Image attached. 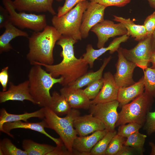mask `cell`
I'll list each match as a JSON object with an SVG mask.
<instances>
[{"instance_id":"obj_1","label":"cell","mask_w":155,"mask_h":155,"mask_svg":"<svg viewBox=\"0 0 155 155\" xmlns=\"http://www.w3.org/2000/svg\"><path fill=\"white\" fill-rule=\"evenodd\" d=\"M77 42L71 37L62 35L56 43L62 49L60 54L62 60L60 63L49 65L35 62L31 64L44 67L53 77L63 78L60 84L61 85L69 86L87 73L89 66L82 57L78 59L74 55L73 45Z\"/></svg>"},{"instance_id":"obj_2","label":"cell","mask_w":155,"mask_h":155,"mask_svg":"<svg viewBox=\"0 0 155 155\" xmlns=\"http://www.w3.org/2000/svg\"><path fill=\"white\" fill-rule=\"evenodd\" d=\"M61 35L54 27L47 25L42 31L33 32L28 38L29 50L26 58L30 64L35 62L53 64V50Z\"/></svg>"},{"instance_id":"obj_3","label":"cell","mask_w":155,"mask_h":155,"mask_svg":"<svg viewBox=\"0 0 155 155\" xmlns=\"http://www.w3.org/2000/svg\"><path fill=\"white\" fill-rule=\"evenodd\" d=\"M28 76L30 92L36 104L42 107H48L51 98V89L55 84H60L63 78L53 77L38 65H33Z\"/></svg>"},{"instance_id":"obj_4","label":"cell","mask_w":155,"mask_h":155,"mask_svg":"<svg viewBox=\"0 0 155 155\" xmlns=\"http://www.w3.org/2000/svg\"><path fill=\"white\" fill-rule=\"evenodd\" d=\"M44 107V119L46 123V128L54 130L58 134L66 149L72 154L73 142L78 135L73 122L80 116V111L72 108L65 117H61L48 107Z\"/></svg>"},{"instance_id":"obj_5","label":"cell","mask_w":155,"mask_h":155,"mask_svg":"<svg viewBox=\"0 0 155 155\" xmlns=\"http://www.w3.org/2000/svg\"><path fill=\"white\" fill-rule=\"evenodd\" d=\"M89 2L86 0L77 4L63 15H54L51 20L53 26L62 35L71 37L78 41L82 38L80 28L83 14Z\"/></svg>"},{"instance_id":"obj_6","label":"cell","mask_w":155,"mask_h":155,"mask_svg":"<svg viewBox=\"0 0 155 155\" xmlns=\"http://www.w3.org/2000/svg\"><path fill=\"white\" fill-rule=\"evenodd\" d=\"M154 98L144 92L133 100L121 106L115 126L130 123L142 125L145 122L148 113L153 102Z\"/></svg>"},{"instance_id":"obj_7","label":"cell","mask_w":155,"mask_h":155,"mask_svg":"<svg viewBox=\"0 0 155 155\" xmlns=\"http://www.w3.org/2000/svg\"><path fill=\"white\" fill-rule=\"evenodd\" d=\"M2 2L9 14L10 21L16 27L38 32L43 30L47 26L45 14L27 13L25 11L18 12L11 0H3Z\"/></svg>"},{"instance_id":"obj_8","label":"cell","mask_w":155,"mask_h":155,"mask_svg":"<svg viewBox=\"0 0 155 155\" xmlns=\"http://www.w3.org/2000/svg\"><path fill=\"white\" fill-rule=\"evenodd\" d=\"M152 36H147L139 41L138 44L131 49L119 48L128 61L135 64L137 67L143 71L148 67L151 55L154 51Z\"/></svg>"},{"instance_id":"obj_9","label":"cell","mask_w":155,"mask_h":155,"mask_svg":"<svg viewBox=\"0 0 155 155\" xmlns=\"http://www.w3.org/2000/svg\"><path fill=\"white\" fill-rule=\"evenodd\" d=\"M119 103L117 100L111 102L91 104L89 108L90 114L102 122L107 131L115 130L119 113L117 109Z\"/></svg>"},{"instance_id":"obj_10","label":"cell","mask_w":155,"mask_h":155,"mask_svg":"<svg viewBox=\"0 0 155 155\" xmlns=\"http://www.w3.org/2000/svg\"><path fill=\"white\" fill-rule=\"evenodd\" d=\"M98 38L97 47H104L106 42L111 38L127 34V31L121 23L115 24L111 20H104L93 26L90 30Z\"/></svg>"},{"instance_id":"obj_11","label":"cell","mask_w":155,"mask_h":155,"mask_svg":"<svg viewBox=\"0 0 155 155\" xmlns=\"http://www.w3.org/2000/svg\"><path fill=\"white\" fill-rule=\"evenodd\" d=\"M106 7L97 3L89 2L83 14L80 28L82 38H87L92 28L104 20V11Z\"/></svg>"},{"instance_id":"obj_12","label":"cell","mask_w":155,"mask_h":155,"mask_svg":"<svg viewBox=\"0 0 155 155\" xmlns=\"http://www.w3.org/2000/svg\"><path fill=\"white\" fill-rule=\"evenodd\" d=\"M117 52L118 58L116 64V72L113 75L114 79L119 88L128 86L135 82L133 79V73L137 66L128 61L119 49Z\"/></svg>"},{"instance_id":"obj_13","label":"cell","mask_w":155,"mask_h":155,"mask_svg":"<svg viewBox=\"0 0 155 155\" xmlns=\"http://www.w3.org/2000/svg\"><path fill=\"white\" fill-rule=\"evenodd\" d=\"M9 87L7 90L0 92L1 103L9 100L23 102L26 100L36 104L30 92L28 80L17 85H15L13 82H10L9 83Z\"/></svg>"},{"instance_id":"obj_14","label":"cell","mask_w":155,"mask_h":155,"mask_svg":"<svg viewBox=\"0 0 155 155\" xmlns=\"http://www.w3.org/2000/svg\"><path fill=\"white\" fill-rule=\"evenodd\" d=\"M103 85L96 97L91 100V104H96L117 100L119 87L113 75L110 72L105 73L102 77Z\"/></svg>"},{"instance_id":"obj_15","label":"cell","mask_w":155,"mask_h":155,"mask_svg":"<svg viewBox=\"0 0 155 155\" xmlns=\"http://www.w3.org/2000/svg\"><path fill=\"white\" fill-rule=\"evenodd\" d=\"M129 37V36L126 34L117 38L114 39L108 46L98 49H94L91 44H88L86 47V52L83 55L82 57L89 67L92 68L95 61L98 58L108 51L111 54L117 51L121 44L126 41Z\"/></svg>"},{"instance_id":"obj_16","label":"cell","mask_w":155,"mask_h":155,"mask_svg":"<svg viewBox=\"0 0 155 155\" xmlns=\"http://www.w3.org/2000/svg\"><path fill=\"white\" fill-rule=\"evenodd\" d=\"M53 0H13V2L15 9L19 12H48L54 16L56 13L53 7Z\"/></svg>"},{"instance_id":"obj_17","label":"cell","mask_w":155,"mask_h":155,"mask_svg":"<svg viewBox=\"0 0 155 155\" xmlns=\"http://www.w3.org/2000/svg\"><path fill=\"white\" fill-rule=\"evenodd\" d=\"M60 92L66 99L72 108L89 109L91 104V100L83 90L65 86L61 88Z\"/></svg>"},{"instance_id":"obj_18","label":"cell","mask_w":155,"mask_h":155,"mask_svg":"<svg viewBox=\"0 0 155 155\" xmlns=\"http://www.w3.org/2000/svg\"><path fill=\"white\" fill-rule=\"evenodd\" d=\"M73 126L79 136H86L105 129L103 123L90 114L78 117L74 121Z\"/></svg>"},{"instance_id":"obj_19","label":"cell","mask_w":155,"mask_h":155,"mask_svg":"<svg viewBox=\"0 0 155 155\" xmlns=\"http://www.w3.org/2000/svg\"><path fill=\"white\" fill-rule=\"evenodd\" d=\"M46 124L44 119L42 121L37 123L23 122L22 121L13 122H7L5 123L3 125V132L7 134L12 137L13 136L10 133V131L13 129L17 128L28 129L40 133L48 137L54 141L57 145H61L63 142L60 138H54L48 134L45 131Z\"/></svg>"},{"instance_id":"obj_20","label":"cell","mask_w":155,"mask_h":155,"mask_svg":"<svg viewBox=\"0 0 155 155\" xmlns=\"http://www.w3.org/2000/svg\"><path fill=\"white\" fill-rule=\"evenodd\" d=\"M108 131L104 129L96 131L90 135L77 136L73 142V149L81 155H89L92 148Z\"/></svg>"},{"instance_id":"obj_21","label":"cell","mask_w":155,"mask_h":155,"mask_svg":"<svg viewBox=\"0 0 155 155\" xmlns=\"http://www.w3.org/2000/svg\"><path fill=\"white\" fill-rule=\"evenodd\" d=\"M144 90L143 76L138 81L133 84L126 87L119 88L117 98L119 106L121 107L123 105L129 103L143 93Z\"/></svg>"},{"instance_id":"obj_22","label":"cell","mask_w":155,"mask_h":155,"mask_svg":"<svg viewBox=\"0 0 155 155\" xmlns=\"http://www.w3.org/2000/svg\"><path fill=\"white\" fill-rule=\"evenodd\" d=\"M5 30L0 36V53L7 52L13 49L10 41L18 36L28 38L27 33L17 28L10 22L7 23L5 28Z\"/></svg>"},{"instance_id":"obj_23","label":"cell","mask_w":155,"mask_h":155,"mask_svg":"<svg viewBox=\"0 0 155 155\" xmlns=\"http://www.w3.org/2000/svg\"><path fill=\"white\" fill-rule=\"evenodd\" d=\"M45 107H43L38 110L32 113H25L21 114H14L8 113L4 108H2L0 111V130L3 132V125L7 122H13L19 121L28 122V120L32 117L40 119L44 118Z\"/></svg>"},{"instance_id":"obj_24","label":"cell","mask_w":155,"mask_h":155,"mask_svg":"<svg viewBox=\"0 0 155 155\" xmlns=\"http://www.w3.org/2000/svg\"><path fill=\"white\" fill-rule=\"evenodd\" d=\"M111 58V56H110L105 58L102 65L97 71L87 72L74 82L67 86L77 88H81L102 78L103 71L110 62Z\"/></svg>"},{"instance_id":"obj_25","label":"cell","mask_w":155,"mask_h":155,"mask_svg":"<svg viewBox=\"0 0 155 155\" xmlns=\"http://www.w3.org/2000/svg\"><path fill=\"white\" fill-rule=\"evenodd\" d=\"M114 20L122 24L127 31V34L131 36L137 41H140L147 36V32L143 25L135 24L130 18L125 19L122 17L113 16Z\"/></svg>"},{"instance_id":"obj_26","label":"cell","mask_w":155,"mask_h":155,"mask_svg":"<svg viewBox=\"0 0 155 155\" xmlns=\"http://www.w3.org/2000/svg\"><path fill=\"white\" fill-rule=\"evenodd\" d=\"M48 107L59 116L67 114L72 109L65 98L55 91L52 93L51 99Z\"/></svg>"},{"instance_id":"obj_27","label":"cell","mask_w":155,"mask_h":155,"mask_svg":"<svg viewBox=\"0 0 155 155\" xmlns=\"http://www.w3.org/2000/svg\"><path fill=\"white\" fill-rule=\"evenodd\" d=\"M22 147L27 155H47L55 148L49 144H39L29 139L23 140Z\"/></svg>"},{"instance_id":"obj_28","label":"cell","mask_w":155,"mask_h":155,"mask_svg":"<svg viewBox=\"0 0 155 155\" xmlns=\"http://www.w3.org/2000/svg\"><path fill=\"white\" fill-rule=\"evenodd\" d=\"M117 133V131L115 130L108 131L92 148L89 155H104L111 141Z\"/></svg>"},{"instance_id":"obj_29","label":"cell","mask_w":155,"mask_h":155,"mask_svg":"<svg viewBox=\"0 0 155 155\" xmlns=\"http://www.w3.org/2000/svg\"><path fill=\"white\" fill-rule=\"evenodd\" d=\"M146 135L137 132L130 135L127 138L124 145L136 149L141 154L144 152V146Z\"/></svg>"},{"instance_id":"obj_30","label":"cell","mask_w":155,"mask_h":155,"mask_svg":"<svg viewBox=\"0 0 155 155\" xmlns=\"http://www.w3.org/2000/svg\"><path fill=\"white\" fill-rule=\"evenodd\" d=\"M143 71L144 92L155 99V69L148 67Z\"/></svg>"},{"instance_id":"obj_31","label":"cell","mask_w":155,"mask_h":155,"mask_svg":"<svg viewBox=\"0 0 155 155\" xmlns=\"http://www.w3.org/2000/svg\"><path fill=\"white\" fill-rule=\"evenodd\" d=\"M0 155H27L24 150L18 148L9 139L5 138L0 142Z\"/></svg>"},{"instance_id":"obj_32","label":"cell","mask_w":155,"mask_h":155,"mask_svg":"<svg viewBox=\"0 0 155 155\" xmlns=\"http://www.w3.org/2000/svg\"><path fill=\"white\" fill-rule=\"evenodd\" d=\"M126 140V138L117 133L112 139L104 155H116L124 145Z\"/></svg>"},{"instance_id":"obj_33","label":"cell","mask_w":155,"mask_h":155,"mask_svg":"<svg viewBox=\"0 0 155 155\" xmlns=\"http://www.w3.org/2000/svg\"><path fill=\"white\" fill-rule=\"evenodd\" d=\"M142 125L133 122L128 123L126 125H121L119 127L117 133L127 138L132 134L139 132Z\"/></svg>"},{"instance_id":"obj_34","label":"cell","mask_w":155,"mask_h":155,"mask_svg":"<svg viewBox=\"0 0 155 155\" xmlns=\"http://www.w3.org/2000/svg\"><path fill=\"white\" fill-rule=\"evenodd\" d=\"M103 85L102 78L89 84L84 89L83 91L90 100L94 99L97 96Z\"/></svg>"},{"instance_id":"obj_35","label":"cell","mask_w":155,"mask_h":155,"mask_svg":"<svg viewBox=\"0 0 155 155\" xmlns=\"http://www.w3.org/2000/svg\"><path fill=\"white\" fill-rule=\"evenodd\" d=\"M144 129L149 136L155 132V111L148 113Z\"/></svg>"},{"instance_id":"obj_36","label":"cell","mask_w":155,"mask_h":155,"mask_svg":"<svg viewBox=\"0 0 155 155\" xmlns=\"http://www.w3.org/2000/svg\"><path fill=\"white\" fill-rule=\"evenodd\" d=\"M84 0H65L63 5L58 8L57 16L59 17L63 15L78 3Z\"/></svg>"},{"instance_id":"obj_37","label":"cell","mask_w":155,"mask_h":155,"mask_svg":"<svg viewBox=\"0 0 155 155\" xmlns=\"http://www.w3.org/2000/svg\"><path fill=\"white\" fill-rule=\"evenodd\" d=\"M90 2L96 3L107 7L109 6L122 7L129 3L131 0H90Z\"/></svg>"},{"instance_id":"obj_38","label":"cell","mask_w":155,"mask_h":155,"mask_svg":"<svg viewBox=\"0 0 155 155\" xmlns=\"http://www.w3.org/2000/svg\"><path fill=\"white\" fill-rule=\"evenodd\" d=\"M143 25L146 30L147 36H152L155 31V11L146 18Z\"/></svg>"},{"instance_id":"obj_39","label":"cell","mask_w":155,"mask_h":155,"mask_svg":"<svg viewBox=\"0 0 155 155\" xmlns=\"http://www.w3.org/2000/svg\"><path fill=\"white\" fill-rule=\"evenodd\" d=\"M8 66L2 69L0 72V83L2 87V91H5L7 90V86L8 81Z\"/></svg>"},{"instance_id":"obj_40","label":"cell","mask_w":155,"mask_h":155,"mask_svg":"<svg viewBox=\"0 0 155 155\" xmlns=\"http://www.w3.org/2000/svg\"><path fill=\"white\" fill-rule=\"evenodd\" d=\"M11 22L9 14L5 8L0 7V28H5L9 22Z\"/></svg>"},{"instance_id":"obj_41","label":"cell","mask_w":155,"mask_h":155,"mask_svg":"<svg viewBox=\"0 0 155 155\" xmlns=\"http://www.w3.org/2000/svg\"><path fill=\"white\" fill-rule=\"evenodd\" d=\"M63 143L60 145H57L55 149L47 155H65L71 154L67 149H64Z\"/></svg>"},{"instance_id":"obj_42","label":"cell","mask_w":155,"mask_h":155,"mask_svg":"<svg viewBox=\"0 0 155 155\" xmlns=\"http://www.w3.org/2000/svg\"><path fill=\"white\" fill-rule=\"evenodd\" d=\"M132 148L123 145L116 155H130L133 154Z\"/></svg>"},{"instance_id":"obj_43","label":"cell","mask_w":155,"mask_h":155,"mask_svg":"<svg viewBox=\"0 0 155 155\" xmlns=\"http://www.w3.org/2000/svg\"><path fill=\"white\" fill-rule=\"evenodd\" d=\"M151 62L152 64V66L150 68L155 69V51L152 53L150 60V63Z\"/></svg>"},{"instance_id":"obj_44","label":"cell","mask_w":155,"mask_h":155,"mask_svg":"<svg viewBox=\"0 0 155 155\" xmlns=\"http://www.w3.org/2000/svg\"><path fill=\"white\" fill-rule=\"evenodd\" d=\"M149 144L151 148V151L150 154V155H155V144L152 142H149Z\"/></svg>"},{"instance_id":"obj_45","label":"cell","mask_w":155,"mask_h":155,"mask_svg":"<svg viewBox=\"0 0 155 155\" xmlns=\"http://www.w3.org/2000/svg\"><path fill=\"white\" fill-rule=\"evenodd\" d=\"M152 45L154 51H155V31L152 36Z\"/></svg>"},{"instance_id":"obj_46","label":"cell","mask_w":155,"mask_h":155,"mask_svg":"<svg viewBox=\"0 0 155 155\" xmlns=\"http://www.w3.org/2000/svg\"><path fill=\"white\" fill-rule=\"evenodd\" d=\"M151 7L154 8L155 7V0H147Z\"/></svg>"},{"instance_id":"obj_47","label":"cell","mask_w":155,"mask_h":155,"mask_svg":"<svg viewBox=\"0 0 155 155\" xmlns=\"http://www.w3.org/2000/svg\"><path fill=\"white\" fill-rule=\"evenodd\" d=\"M57 1H62L63 0H55Z\"/></svg>"},{"instance_id":"obj_48","label":"cell","mask_w":155,"mask_h":155,"mask_svg":"<svg viewBox=\"0 0 155 155\" xmlns=\"http://www.w3.org/2000/svg\"><path fill=\"white\" fill-rule=\"evenodd\" d=\"M154 9L155 10V7H154Z\"/></svg>"}]
</instances>
